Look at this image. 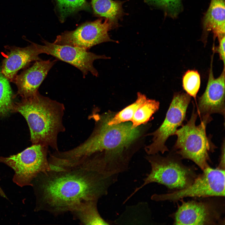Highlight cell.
I'll return each mask as SVG.
<instances>
[{"mask_svg":"<svg viewBox=\"0 0 225 225\" xmlns=\"http://www.w3.org/2000/svg\"><path fill=\"white\" fill-rule=\"evenodd\" d=\"M51 167L39 174L31 186L36 198L35 210L54 216L72 212L84 203L98 201L115 180L95 154L68 166Z\"/></svg>","mask_w":225,"mask_h":225,"instance_id":"1","label":"cell"},{"mask_svg":"<svg viewBox=\"0 0 225 225\" xmlns=\"http://www.w3.org/2000/svg\"><path fill=\"white\" fill-rule=\"evenodd\" d=\"M111 112L90 116L94 127L89 136L75 147L67 150L66 156L75 162L95 152L102 156L108 172L117 175L127 168L130 160L140 146L148 127L144 124L132 128V123L125 122L110 125L108 122L113 114Z\"/></svg>","mask_w":225,"mask_h":225,"instance_id":"2","label":"cell"},{"mask_svg":"<svg viewBox=\"0 0 225 225\" xmlns=\"http://www.w3.org/2000/svg\"><path fill=\"white\" fill-rule=\"evenodd\" d=\"M65 111L62 103L38 92L14 103L12 112L19 113L26 120L32 144H40L58 151V135L65 131L63 121Z\"/></svg>","mask_w":225,"mask_h":225,"instance_id":"3","label":"cell"},{"mask_svg":"<svg viewBox=\"0 0 225 225\" xmlns=\"http://www.w3.org/2000/svg\"><path fill=\"white\" fill-rule=\"evenodd\" d=\"M198 116L193 106L189 120L174 134L177 139L172 151L182 159L191 160L203 170L209 166V153L217 147L212 142L211 135L208 136L206 134L207 125L212 120V118L209 115L202 117L200 123L196 125Z\"/></svg>","mask_w":225,"mask_h":225,"instance_id":"4","label":"cell"},{"mask_svg":"<svg viewBox=\"0 0 225 225\" xmlns=\"http://www.w3.org/2000/svg\"><path fill=\"white\" fill-rule=\"evenodd\" d=\"M146 159L151 165L150 172L144 179L142 184L136 188L127 200L149 183L157 182L178 190L188 186L198 175L194 167L184 165L180 156L173 151L166 157L157 153L149 155Z\"/></svg>","mask_w":225,"mask_h":225,"instance_id":"5","label":"cell"},{"mask_svg":"<svg viewBox=\"0 0 225 225\" xmlns=\"http://www.w3.org/2000/svg\"><path fill=\"white\" fill-rule=\"evenodd\" d=\"M48 148L32 144L23 151L7 157H0V162L14 171L13 182L22 187L32 186L33 180L41 172L51 169L48 158Z\"/></svg>","mask_w":225,"mask_h":225,"instance_id":"6","label":"cell"},{"mask_svg":"<svg viewBox=\"0 0 225 225\" xmlns=\"http://www.w3.org/2000/svg\"><path fill=\"white\" fill-rule=\"evenodd\" d=\"M188 186L172 192L153 195L156 201H178L187 197L209 198L225 196V170L210 166L202 170Z\"/></svg>","mask_w":225,"mask_h":225,"instance_id":"7","label":"cell"},{"mask_svg":"<svg viewBox=\"0 0 225 225\" xmlns=\"http://www.w3.org/2000/svg\"><path fill=\"white\" fill-rule=\"evenodd\" d=\"M191 97L184 92L174 93L163 122L156 130L147 135L153 136L152 142L145 148L148 155L169 151L166 142L169 137L174 135L178 128L183 125Z\"/></svg>","mask_w":225,"mask_h":225,"instance_id":"8","label":"cell"},{"mask_svg":"<svg viewBox=\"0 0 225 225\" xmlns=\"http://www.w3.org/2000/svg\"><path fill=\"white\" fill-rule=\"evenodd\" d=\"M182 204L173 214L175 225H213L223 222L224 212L222 200L208 199L187 202L180 200Z\"/></svg>","mask_w":225,"mask_h":225,"instance_id":"9","label":"cell"},{"mask_svg":"<svg viewBox=\"0 0 225 225\" xmlns=\"http://www.w3.org/2000/svg\"><path fill=\"white\" fill-rule=\"evenodd\" d=\"M112 28L108 20L102 19L85 23L75 30L66 31L56 37L53 42L59 45H68L89 50L102 43L116 41L110 38L108 31Z\"/></svg>","mask_w":225,"mask_h":225,"instance_id":"10","label":"cell"},{"mask_svg":"<svg viewBox=\"0 0 225 225\" xmlns=\"http://www.w3.org/2000/svg\"><path fill=\"white\" fill-rule=\"evenodd\" d=\"M43 45L37 44L42 53L55 57L74 66L82 72L85 78L88 72L97 77L98 72L93 66L94 61L98 59H107L105 55H98L85 49L68 45H59L42 40Z\"/></svg>","mask_w":225,"mask_h":225,"instance_id":"11","label":"cell"},{"mask_svg":"<svg viewBox=\"0 0 225 225\" xmlns=\"http://www.w3.org/2000/svg\"><path fill=\"white\" fill-rule=\"evenodd\" d=\"M213 58L212 56L206 88L198 99L197 112L201 118L213 113L220 114L224 117L225 116V67L220 76L215 78L212 70Z\"/></svg>","mask_w":225,"mask_h":225,"instance_id":"12","label":"cell"},{"mask_svg":"<svg viewBox=\"0 0 225 225\" xmlns=\"http://www.w3.org/2000/svg\"><path fill=\"white\" fill-rule=\"evenodd\" d=\"M57 61L56 59L36 61L31 67L17 75L13 82L17 86L18 94L24 98L36 94L48 72Z\"/></svg>","mask_w":225,"mask_h":225,"instance_id":"13","label":"cell"},{"mask_svg":"<svg viewBox=\"0 0 225 225\" xmlns=\"http://www.w3.org/2000/svg\"><path fill=\"white\" fill-rule=\"evenodd\" d=\"M9 50L3 60L1 73L12 82L20 69L32 62L41 60L39 55L42 52L34 43L24 48L11 47Z\"/></svg>","mask_w":225,"mask_h":225,"instance_id":"14","label":"cell"},{"mask_svg":"<svg viewBox=\"0 0 225 225\" xmlns=\"http://www.w3.org/2000/svg\"><path fill=\"white\" fill-rule=\"evenodd\" d=\"M225 10L223 0H211L204 18L205 30L212 31L218 40L225 36Z\"/></svg>","mask_w":225,"mask_h":225,"instance_id":"15","label":"cell"},{"mask_svg":"<svg viewBox=\"0 0 225 225\" xmlns=\"http://www.w3.org/2000/svg\"><path fill=\"white\" fill-rule=\"evenodd\" d=\"M96 15L108 20L112 28L118 25V21L123 14L122 2L112 0H91Z\"/></svg>","mask_w":225,"mask_h":225,"instance_id":"16","label":"cell"},{"mask_svg":"<svg viewBox=\"0 0 225 225\" xmlns=\"http://www.w3.org/2000/svg\"><path fill=\"white\" fill-rule=\"evenodd\" d=\"M97 202V201H92L84 203L72 212L83 224H108L99 213Z\"/></svg>","mask_w":225,"mask_h":225,"instance_id":"17","label":"cell"},{"mask_svg":"<svg viewBox=\"0 0 225 225\" xmlns=\"http://www.w3.org/2000/svg\"><path fill=\"white\" fill-rule=\"evenodd\" d=\"M159 106V102L147 99L136 111L131 121L132 128H134L147 123L152 116L158 110Z\"/></svg>","mask_w":225,"mask_h":225,"instance_id":"18","label":"cell"},{"mask_svg":"<svg viewBox=\"0 0 225 225\" xmlns=\"http://www.w3.org/2000/svg\"><path fill=\"white\" fill-rule=\"evenodd\" d=\"M13 95L8 79L0 73V117L12 112L14 103Z\"/></svg>","mask_w":225,"mask_h":225,"instance_id":"19","label":"cell"},{"mask_svg":"<svg viewBox=\"0 0 225 225\" xmlns=\"http://www.w3.org/2000/svg\"><path fill=\"white\" fill-rule=\"evenodd\" d=\"M146 96L140 92L137 93L136 101L118 112L113 114L108 122L110 125H117L131 121L139 107L147 99Z\"/></svg>","mask_w":225,"mask_h":225,"instance_id":"20","label":"cell"},{"mask_svg":"<svg viewBox=\"0 0 225 225\" xmlns=\"http://www.w3.org/2000/svg\"><path fill=\"white\" fill-rule=\"evenodd\" d=\"M56 1L62 22L69 15L81 10L87 9L88 8V4L86 0Z\"/></svg>","mask_w":225,"mask_h":225,"instance_id":"21","label":"cell"},{"mask_svg":"<svg viewBox=\"0 0 225 225\" xmlns=\"http://www.w3.org/2000/svg\"><path fill=\"white\" fill-rule=\"evenodd\" d=\"M182 86L186 93L196 99L201 84L200 74L195 70H188L182 78Z\"/></svg>","mask_w":225,"mask_h":225,"instance_id":"22","label":"cell"},{"mask_svg":"<svg viewBox=\"0 0 225 225\" xmlns=\"http://www.w3.org/2000/svg\"><path fill=\"white\" fill-rule=\"evenodd\" d=\"M150 5L162 8L172 16L177 14L181 8L180 0H145Z\"/></svg>","mask_w":225,"mask_h":225,"instance_id":"23","label":"cell"},{"mask_svg":"<svg viewBox=\"0 0 225 225\" xmlns=\"http://www.w3.org/2000/svg\"><path fill=\"white\" fill-rule=\"evenodd\" d=\"M218 40L219 45L217 47H213V51L214 52L218 53L220 58L223 62L224 67H225V36Z\"/></svg>","mask_w":225,"mask_h":225,"instance_id":"24","label":"cell"},{"mask_svg":"<svg viewBox=\"0 0 225 225\" xmlns=\"http://www.w3.org/2000/svg\"><path fill=\"white\" fill-rule=\"evenodd\" d=\"M221 154L220 158V161L218 168L223 170H225V140L224 139L222 143L221 149Z\"/></svg>","mask_w":225,"mask_h":225,"instance_id":"25","label":"cell"}]
</instances>
